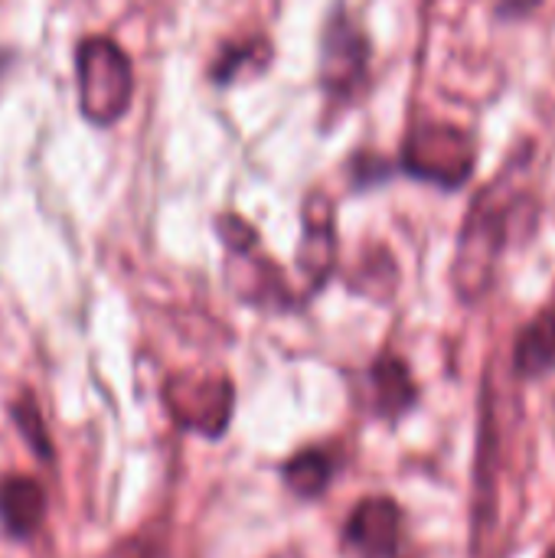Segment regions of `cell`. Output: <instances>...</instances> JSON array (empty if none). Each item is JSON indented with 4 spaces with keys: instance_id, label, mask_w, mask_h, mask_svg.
Returning <instances> with one entry per match:
<instances>
[{
    "instance_id": "1",
    "label": "cell",
    "mask_w": 555,
    "mask_h": 558,
    "mask_svg": "<svg viewBox=\"0 0 555 558\" xmlns=\"http://www.w3.org/2000/svg\"><path fill=\"white\" fill-rule=\"evenodd\" d=\"M75 72L82 114L98 128L114 124L134 95V72L124 49L108 36H88L75 49Z\"/></svg>"
},
{
    "instance_id": "4",
    "label": "cell",
    "mask_w": 555,
    "mask_h": 558,
    "mask_svg": "<svg viewBox=\"0 0 555 558\" xmlns=\"http://www.w3.org/2000/svg\"><path fill=\"white\" fill-rule=\"evenodd\" d=\"M370 62V43L366 36L347 20L334 16L324 33V52H321V82L330 95L347 98L353 88L363 85Z\"/></svg>"
},
{
    "instance_id": "11",
    "label": "cell",
    "mask_w": 555,
    "mask_h": 558,
    "mask_svg": "<svg viewBox=\"0 0 555 558\" xmlns=\"http://www.w3.org/2000/svg\"><path fill=\"white\" fill-rule=\"evenodd\" d=\"M285 481H288V487H291L294 494H301V497H317V494L327 487V481H330V461H327V454H321V451H304V454L291 458L288 468H285Z\"/></svg>"
},
{
    "instance_id": "6",
    "label": "cell",
    "mask_w": 555,
    "mask_h": 558,
    "mask_svg": "<svg viewBox=\"0 0 555 558\" xmlns=\"http://www.w3.org/2000/svg\"><path fill=\"white\" fill-rule=\"evenodd\" d=\"M170 409L190 428L219 435L232 415V386L226 379H209L203 386H183V396L170 392Z\"/></svg>"
},
{
    "instance_id": "5",
    "label": "cell",
    "mask_w": 555,
    "mask_h": 558,
    "mask_svg": "<svg viewBox=\"0 0 555 558\" xmlns=\"http://www.w3.org/2000/svg\"><path fill=\"white\" fill-rule=\"evenodd\" d=\"M402 533V513L393 500L373 497L357 507V513L347 523V539L353 549L366 558H393L399 549Z\"/></svg>"
},
{
    "instance_id": "7",
    "label": "cell",
    "mask_w": 555,
    "mask_h": 558,
    "mask_svg": "<svg viewBox=\"0 0 555 558\" xmlns=\"http://www.w3.org/2000/svg\"><path fill=\"white\" fill-rule=\"evenodd\" d=\"M337 242H334V222H330V203L327 196H314L304 213V239L298 252V265L307 275V281L317 288L334 268Z\"/></svg>"
},
{
    "instance_id": "14",
    "label": "cell",
    "mask_w": 555,
    "mask_h": 558,
    "mask_svg": "<svg viewBox=\"0 0 555 558\" xmlns=\"http://www.w3.org/2000/svg\"><path fill=\"white\" fill-rule=\"evenodd\" d=\"M550 558H555V553H553V556H550Z\"/></svg>"
},
{
    "instance_id": "3",
    "label": "cell",
    "mask_w": 555,
    "mask_h": 558,
    "mask_svg": "<svg viewBox=\"0 0 555 558\" xmlns=\"http://www.w3.org/2000/svg\"><path fill=\"white\" fill-rule=\"evenodd\" d=\"M500 248H504V206H491L484 196L461 232L458 262H455V288L464 301H478L491 288Z\"/></svg>"
},
{
    "instance_id": "8",
    "label": "cell",
    "mask_w": 555,
    "mask_h": 558,
    "mask_svg": "<svg viewBox=\"0 0 555 558\" xmlns=\"http://www.w3.org/2000/svg\"><path fill=\"white\" fill-rule=\"evenodd\" d=\"M46 517V494L33 477L0 481V523L13 539H26Z\"/></svg>"
},
{
    "instance_id": "9",
    "label": "cell",
    "mask_w": 555,
    "mask_h": 558,
    "mask_svg": "<svg viewBox=\"0 0 555 558\" xmlns=\"http://www.w3.org/2000/svg\"><path fill=\"white\" fill-rule=\"evenodd\" d=\"M517 373L527 379H540L555 369V307L543 311L517 340Z\"/></svg>"
},
{
    "instance_id": "10",
    "label": "cell",
    "mask_w": 555,
    "mask_h": 558,
    "mask_svg": "<svg viewBox=\"0 0 555 558\" xmlns=\"http://www.w3.org/2000/svg\"><path fill=\"white\" fill-rule=\"evenodd\" d=\"M370 383H373L376 412H383V415H402L415 402V383H412L406 363L396 356H383L373 366Z\"/></svg>"
},
{
    "instance_id": "12",
    "label": "cell",
    "mask_w": 555,
    "mask_h": 558,
    "mask_svg": "<svg viewBox=\"0 0 555 558\" xmlns=\"http://www.w3.org/2000/svg\"><path fill=\"white\" fill-rule=\"evenodd\" d=\"M262 49H268L262 39H252V43H236V46H226L222 52H219V59H216V65H213V78L219 82V85H226V82H232L239 72H242V65L249 62V59H255V56H262Z\"/></svg>"
},
{
    "instance_id": "2",
    "label": "cell",
    "mask_w": 555,
    "mask_h": 558,
    "mask_svg": "<svg viewBox=\"0 0 555 558\" xmlns=\"http://www.w3.org/2000/svg\"><path fill=\"white\" fill-rule=\"evenodd\" d=\"M402 167L438 186H461L474 173V141L451 124H419L402 147Z\"/></svg>"
},
{
    "instance_id": "13",
    "label": "cell",
    "mask_w": 555,
    "mask_h": 558,
    "mask_svg": "<svg viewBox=\"0 0 555 558\" xmlns=\"http://www.w3.org/2000/svg\"><path fill=\"white\" fill-rule=\"evenodd\" d=\"M13 418H16V425L23 428V435H26V441L36 448V454H43V458H49V445H46V428H43V422H39V415H36V409L26 402V405H20V409H13Z\"/></svg>"
}]
</instances>
